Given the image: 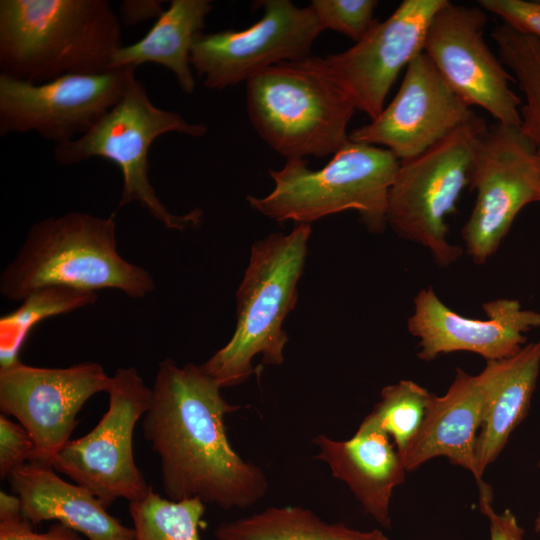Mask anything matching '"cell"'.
<instances>
[{
	"label": "cell",
	"instance_id": "ac0fdd59",
	"mask_svg": "<svg viewBox=\"0 0 540 540\" xmlns=\"http://www.w3.org/2000/svg\"><path fill=\"white\" fill-rule=\"evenodd\" d=\"M485 401L482 372L471 375L458 368L446 393L432 395L422 427L408 450L401 456L407 472L436 457L469 471L477 482L479 497H493L480 476L475 446Z\"/></svg>",
	"mask_w": 540,
	"mask_h": 540
},
{
	"label": "cell",
	"instance_id": "52a82bcc",
	"mask_svg": "<svg viewBox=\"0 0 540 540\" xmlns=\"http://www.w3.org/2000/svg\"><path fill=\"white\" fill-rule=\"evenodd\" d=\"M207 131L203 123L187 122L177 112L156 107L134 77L120 101L85 134L56 145L54 157L63 166L94 157L113 162L123 181L119 207L138 203L165 228L184 231L200 226L203 212L195 208L174 214L159 200L149 180V150L156 138L166 133L201 137Z\"/></svg>",
	"mask_w": 540,
	"mask_h": 540
},
{
	"label": "cell",
	"instance_id": "d590c367",
	"mask_svg": "<svg viewBox=\"0 0 540 540\" xmlns=\"http://www.w3.org/2000/svg\"><path fill=\"white\" fill-rule=\"evenodd\" d=\"M538 202H540V175H539V188H538Z\"/></svg>",
	"mask_w": 540,
	"mask_h": 540
},
{
	"label": "cell",
	"instance_id": "2e32d148",
	"mask_svg": "<svg viewBox=\"0 0 540 540\" xmlns=\"http://www.w3.org/2000/svg\"><path fill=\"white\" fill-rule=\"evenodd\" d=\"M474 113L422 52L407 66L391 102L352 130L349 141L385 148L405 161L442 141Z\"/></svg>",
	"mask_w": 540,
	"mask_h": 540
},
{
	"label": "cell",
	"instance_id": "f546056e",
	"mask_svg": "<svg viewBox=\"0 0 540 540\" xmlns=\"http://www.w3.org/2000/svg\"><path fill=\"white\" fill-rule=\"evenodd\" d=\"M478 5L513 29L540 39V1L479 0Z\"/></svg>",
	"mask_w": 540,
	"mask_h": 540
},
{
	"label": "cell",
	"instance_id": "6da1fadb",
	"mask_svg": "<svg viewBox=\"0 0 540 540\" xmlns=\"http://www.w3.org/2000/svg\"><path fill=\"white\" fill-rule=\"evenodd\" d=\"M152 402L143 416L147 442L158 455L162 488L173 501L200 499L224 510L255 505L267 494L263 470L231 445L225 417L239 409L201 367L159 363Z\"/></svg>",
	"mask_w": 540,
	"mask_h": 540
},
{
	"label": "cell",
	"instance_id": "44dd1931",
	"mask_svg": "<svg viewBox=\"0 0 540 540\" xmlns=\"http://www.w3.org/2000/svg\"><path fill=\"white\" fill-rule=\"evenodd\" d=\"M481 372L485 401L475 457L483 477L527 416L540 373V339L526 343L509 358L486 361Z\"/></svg>",
	"mask_w": 540,
	"mask_h": 540
},
{
	"label": "cell",
	"instance_id": "8fae6325",
	"mask_svg": "<svg viewBox=\"0 0 540 540\" xmlns=\"http://www.w3.org/2000/svg\"><path fill=\"white\" fill-rule=\"evenodd\" d=\"M257 22L241 30L198 33L190 63L203 85L223 90L247 82L274 65L305 59L323 28L310 5L290 0H264Z\"/></svg>",
	"mask_w": 540,
	"mask_h": 540
},
{
	"label": "cell",
	"instance_id": "484cf974",
	"mask_svg": "<svg viewBox=\"0 0 540 540\" xmlns=\"http://www.w3.org/2000/svg\"><path fill=\"white\" fill-rule=\"evenodd\" d=\"M206 504L200 499L173 501L155 493L129 503L134 540H201Z\"/></svg>",
	"mask_w": 540,
	"mask_h": 540
},
{
	"label": "cell",
	"instance_id": "4fadbf2b",
	"mask_svg": "<svg viewBox=\"0 0 540 540\" xmlns=\"http://www.w3.org/2000/svg\"><path fill=\"white\" fill-rule=\"evenodd\" d=\"M111 382L101 364L82 362L65 368L27 365L16 359L0 366V410L13 416L30 434L29 462L52 466L71 440L77 414Z\"/></svg>",
	"mask_w": 540,
	"mask_h": 540
},
{
	"label": "cell",
	"instance_id": "9a60e30c",
	"mask_svg": "<svg viewBox=\"0 0 540 540\" xmlns=\"http://www.w3.org/2000/svg\"><path fill=\"white\" fill-rule=\"evenodd\" d=\"M446 0H404L349 49L322 62L356 110L375 119L400 72L423 52L434 14Z\"/></svg>",
	"mask_w": 540,
	"mask_h": 540
},
{
	"label": "cell",
	"instance_id": "e0dca14e",
	"mask_svg": "<svg viewBox=\"0 0 540 540\" xmlns=\"http://www.w3.org/2000/svg\"><path fill=\"white\" fill-rule=\"evenodd\" d=\"M484 319L461 315L445 305L433 287L413 299L408 332L418 340L417 357L432 361L453 352H470L486 361L515 355L526 344V333L540 328V311L519 300L497 298L483 304Z\"/></svg>",
	"mask_w": 540,
	"mask_h": 540
},
{
	"label": "cell",
	"instance_id": "5bb4252c",
	"mask_svg": "<svg viewBox=\"0 0 540 540\" xmlns=\"http://www.w3.org/2000/svg\"><path fill=\"white\" fill-rule=\"evenodd\" d=\"M487 12L446 0L428 27L423 52L469 106H478L507 126H521V99L512 75L484 39Z\"/></svg>",
	"mask_w": 540,
	"mask_h": 540
},
{
	"label": "cell",
	"instance_id": "d6986e66",
	"mask_svg": "<svg viewBox=\"0 0 540 540\" xmlns=\"http://www.w3.org/2000/svg\"><path fill=\"white\" fill-rule=\"evenodd\" d=\"M312 442L318 448L315 458L346 484L368 515L390 529L393 491L404 482L407 471L388 435L363 419L347 440L320 434Z\"/></svg>",
	"mask_w": 540,
	"mask_h": 540
},
{
	"label": "cell",
	"instance_id": "7402d4cb",
	"mask_svg": "<svg viewBox=\"0 0 540 540\" xmlns=\"http://www.w3.org/2000/svg\"><path fill=\"white\" fill-rule=\"evenodd\" d=\"M212 9L209 0H172L144 37L122 46L113 56L110 70L155 63L169 69L188 94L194 92L195 80L190 63L194 37L202 32Z\"/></svg>",
	"mask_w": 540,
	"mask_h": 540
},
{
	"label": "cell",
	"instance_id": "e575fe53",
	"mask_svg": "<svg viewBox=\"0 0 540 540\" xmlns=\"http://www.w3.org/2000/svg\"><path fill=\"white\" fill-rule=\"evenodd\" d=\"M373 540H391L381 530L377 529L376 535Z\"/></svg>",
	"mask_w": 540,
	"mask_h": 540
},
{
	"label": "cell",
	"instance_id": "5b68a950",
	"mask_svg": "<svg viewBox=\"0 0 540 540\" xmlns=\"http://www.w3.org/2000/svg\"><path fill=\"white\" fill-rule=\"evenodd\" d=\"M246 106L257 134L286 160L334 155L349 142L348 124L356 111L317 56L252 76Z\"/></svg>",
	"mask_w": 540,
	"mask_h": 540
},
{
	"label": "cell",
	"instance_id": "7c38bea8",
	"mask_svg": "<svg viewBox=\"0 0 540 540\" xmlns=\"http://www.w3.org/2000/svg\"><path fill=\"white\" fill-rule=\"evenodd\" d=\"M135 70L66 74L40 84L0 74V135L35 132L56 145L71 142L120 101Z\"/></svg>",
	"mask_w": 540,
	"mask_h": 540
},
{
	"label": "cell",
	"instance_id": "1f68e13d",
	"mask_svg": "<svg viewBox=\"0 0 540 540\" xmlns=\"http://www.w3.org/2000/svg\"><path fill=\"white\" fill-rule=\"evenodd\" d=\"M492 501L493 498L479 497L480 511L489 521L490 540H524V529L512 511L498 513Z\"/></svg>",
	"mask_w": 540,
	"mask_h": 540
},
{
	"label": "cell",
	"instance_id": "277c9868",
	"mask_svg": "<svg viewBox=\"0 0 540 540\" xmlns=\"http://www.w3.org/2000/svg\"><path fill=\"white\" fill-rule=\"evenodd\" d=\"M310 235V224H298L288 234L273 233L251 246L235 294L234 333L201 364L222 389L246 382L254 373L252 361L258 355L265 365L283 364L288 342L283 323L297 302Z\"/></svg>",
	"mask_w": 540,
	"mask_h": 540
},
{
	"label": "cell",
	"instance_id": "d6a6232c",
	"mask_svg": "<svg viewBox=\"0 0 540 540\" xmlns=\"http://www.w3.org/2000/svg\"><path fill=\"white\" fill-rule=\"evenodd\" d=\"M163 1L155 0H126L120 5V16L127 25L158 18L162 12Z\"/></svg>",
	"mask_w": 540,
	"mask_h": 540
},
{
	"label": "cell",
	"instance_id": "d4e9b609",
	"mask_svg": "<svg viewBox=\"0 0 540 540\" xmlns=\"http://www.w3.org/2000/svg\"><path fill=\"white\" fill-rule=\"evenodd\" d=\"M96 292L46 287L28 295L13 312L0 318V365L18 359V352L32 328L44 319L94 303Z\"/></svg>",
	"mask_w": 540,
	"mask_h": 540
},
{
	"label": "cell",
	"instance_id": "7a4b0ae2",
	"mask_svg": "<svg viewBox=\"0 0 540 540\" xmlns=\"http://www.w3.org/2000/svg\"><path fill=\"white\" fill-rule=\"evenodd\" d=\"M123 46L106 0H1V75L35 84L110 70Z\"/></svg>",
	"mask_w": 540,
	"mask_h": 540
},
{
	"label": "cell",
	"instance_id": "836d02e7",
	"mask_svg": "<svg viewBox=\"0 0 540 540\" xmlns=\"http://www.w3.org/2000/svg\"><path fill=\"white\" fill-rule=\"evenodd\" d=\"M538 468H540V459L537 462ZM534 532L539 533L540 532V510L538 511L535 519H534Z\"/></svg>",
	"mask_w": 540,
	"mask_h": 540
},
{
	"label": "cell",
	"instance_id": "9c48e42d",
	"mask_svg": "<svg viewBox=\"0 0 540 540\" xmlns=\"http://www.w3.org/2000/svg\"><path fill=\"white\" fill-rule=\"evenodd\" d=\"M106 393L108 409L97 425L86 435L71 439L52 467L108 507L118 499L138 501L151 489L134 459L133 434L150 408L152 388L134 367L118 368Z\"/></svg>",
	"mask_w": 540,
	"mask_h": 540
},
{
	"label": "cell",
	"instance_id": "cb8c5ba5",
	"mask_svg": "<svg viewBox=\"0 0 540 540\" xmlns=\"http://www.w3.org/2000/svg\"><path fill=\"white\" fill-rule=\"evenodd\" d=\"M491 37L524 96L520 129L540 156V39L504 23L493 29Z\"/></svg>",
	"mask_w": 540,
	"mask_h": 540
},
{
	"label": "cell",
	"instance_id": "4dcf8cb0",
	"mask_svg": "<svg viewBox=\"0 0 540 540\" xmlns=\"http://www.w3.org/2000/svg\"><path fill=\"white\" fill-rule=\"evenodd\" d=\"M33 526L22 513L0 518V540H83L78 532L60 522L43 533L34 531Z\"/></svg>",
	"mask_w": 540,
	"mask_h": 540
},
{
	"label": "cell",
	"instance_id": "3957f363",
	"mask_svg": "<svg viewBox=\"0 0 540 540\" xmlns=\"http://www.w3.org/2000/svg\"><path fill=\"white\" fill-rule=\"evenodd\" d=\"M46 287L116 289L139 299L156 285L149 271L119 254L114 214L97 217L73 211L31 226L0 275V293L12 301Z\"/></svg>",
	"mask_w": 540,
	"mask_h": 540
},
{
	"label": "cell",
	"instance_id": "4316f807",
	"mask_svg": "<svg viewBox=\"0 0 540 540\" xmlns=\"http://www.w3.org/2000/svg\"><path fill=\"white\" fill-rule=\"evenodd\" d=\"M432 395L412 380H400L382 388L364 419L388 435L401 458L422 427Z\"/></svg>",
	"mask_w": 540,
	"mask_h": 540
},
{
	"label": "cell",
	"instance_id": "8992f818",
	"mask_svg": "<svg viewBox=\"0 0 540 540\" xmlns=\"http://www.w3.org/2000/svg\"><path fill=\"white\" fill-rule=\"evenodd\" d=\"M399 165L385 148L349 141L321 169L308 168L304 159H289L281 169H270L272 191L246 199L277 222L310 224L355 210L369 232L380 234L387 227L388 195Z\"/></svg>",
	"mask_w": 540,
	"mask_h": 540
},
{
	"label": "cell",
	"instance_id": "ba28073f",
	"mask_svg": "<svg viewBox=\"0 0 540 540\" xmlns=\"http://www.w3.org/2000/svg\"><path fill=\"white\" fill-rule=\"evenodd\" d=\"M488 129L473 116L422 154L400 161L389 190L387 226L400 238L425 248L440 267L455 263L462 248L448 239L447 218L457 212L469 186L474 150Z\"/></svg>",
	"mask_w": 540,
	"mask_h": 540
},
{
	"label": "cell",
	"instance_id": "83f0119b",
	"mask_svg": "<svg viewBox=\"0 0 540 540\" xmlns=\"http://www.w3.org/2000/svg\"><path fill=\"white\" fill-rule=\"evenodd\" d=\"M309 5L323 30L342 33L355 43L360 41L377 21L374 19L378 6L376 0H312Z\"/></svg>",
	"mask_w": 540,
	"mask_h": 540
},
{
	"label": "cell",
	"instance_id": "ffe728a7",
	"mask_svg": "<svg viewBox=\"0 0 540 540\" xmlns=\"http://www.w3.org/2000/svg\"><path fill=\"white\" fill-rule=\"evenodd\" d=\"M8 480L22 515L33 525L55 520L88 540H134L133 527L110 515L91 491L60 478L52 466L28 462Z\"/></svg>",
	"mask_w": 540,
	"mask_h": 540
},
{
	"label": "cell",
	"instance_id": "f1b7e54d",
	"mask_svg": "<svg viewBox=\"0 0 540 540\" xmlns=\"http://www.w3.org/2000/svg\"><path fill=\"white\" fill-rule=\"evenodd\" d=\"M34 442L28 431L0 415V477L8 479L11 473L31 460Z\"/></svg>",
	"mask_w": 540,
	"mask_h": 540
},
{
	"label": "cell",
	"instance_id": "603a6c76",
	"mask_svg": "<svg viewBox=\"0 0 540 540\" xmlns=\"http://www.w3.org/2000/svg\"><path fill=\"white\" fill-rule=\"evenodd\" d=\"M377 529L362 531L328 523L300 506H272L219 524L217 540H373Z\"/></svg>",
	"mask_w": 540,
	"mask_h": 540
},
{
	"label": "cell",
	"instance_id": "30bf717a",
	"mask_svg": "<svg viewBox=\"0 0 540 540\" xmlns=\"http://www.w3.org/2000/svg\"><path fill=\"white\" fill-rule=\"evenodd\" d=\"M539 175L540 157L520 127L496 123L481 135L468 186L476 199L461 229L465 251L473 262H487L520 211L538 202Z\"/></svg>",
	"mask_w": 540,
	"mask_h": 540
}]
</instances>
